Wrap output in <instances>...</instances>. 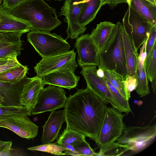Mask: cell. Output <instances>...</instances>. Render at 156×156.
<instances>
[{
    "label": "cell",
    "mask_w": 156,
    "mask_h": 156,
    "mask_svg": "<svg viewBox=\"0 0 156 156\" xmlns=\"http://www.w3.org/2000/svg\"><path fill=\"white\" fill-rule=\"evenodd\" d=\"M106 104L86 87L67 98L64 106L66 128L77 131L97 144Z\"/></svg>",
    "instance_id": "obj_1"
},
{
    "label": "cell",
    "mask_w": 156,
    "mask_h": 156,
    "mask_svg": "<svg viewBox=\"0 0 156 156\" xmlns=\"http://www.w3.org/2000/svg\"><path fill=\"white\" fill-rule=\"evenodd\" d=\"M12 14L31 26L30 30L50 32L60 25L55 9L44 0H29L11 10Z\"/></svg>",
    "instance_id": "obj_2"
},
{
    "label": "cell",
    "mask_w": 156,
    "mask_h": 156,
    "mask_svg": "<svg viewBox=\"0 0 156 156\" xmlns=\"http://www.w3.org/2000/svg\"><path fill=\"white\" fill-rule=\"evenodd\" d=\"M123 26L119 22L115 24L106 46L99 52L98 68L111 70L122 75L125 80L127 76L122 36Z\"/></svg>",
    "instance_id": "obj_3"
},
{
    "label": "cell",
    "mask_w": 156,
    "mask_h": 156,
    "mask_svg": "<svg viewBox=\"0 0 156 156\" xmlns=\"http://www.w3.org/2000/svg\"><path fill=\"white\" fill-rule=\"evenodd\" d=\"M27 39L42 58L67 52L70 46L61 35L46 31L30 30L27 34Z\"/></svg>",
    "instance_id": "obj_4"
},
{
    "label": "cell",
    "mask_w": 156,
    "mask_h": 156,
    "mask_svg": "<svg viewBox=\"0 0 156 156\" xmlns=\"http://www.w3.org/2000/svg\"><path fill=\"white\" fill-rule=\"evenodd\" d=\"M156 136V125L144 126H126L117 142L126 144L129 147L128 152L137 154L147 148L154 141Z\"/></svg>",
    "instance_id": "obj_5"
},
{
    "label": "cell",
    "mask_w": 156,
    "mask_h": 156,
    "mask_svg": "<svg viewBox=\"0 0 156 156\" xmlns=\"http://www.w3.org/2000/svg\"><path fill=\"white\" fill-rule=\"evenodd\" d=\"M122 20V25L138 51L154 25L147 21L129 5ZM155 25V24H154Z\"/></svg>",
    "instance_id": "obj_6"
},
{
    "label": "cell",
    "mask_w": 156,
    "mask_h": 156,
    "mask_svg": "<svg viewBox=\"0 0 156 156\" xmlns=\"http://www.w3.org/2000/svg\"><path fill=\"white\" fill-rule=\"evenodd\" d=\"M112 107H107L98 143L100 148L114 142L120 136L126 127L125 115Z\"/></svg>",
    "instance_id": "obj_7"
},
{
    "label": "cell",
    "mask_w": 156,
    "mask_h": 156,
    "mask_svg": "<svg viewBox=\"0 0 156 156\" xmlns=\"http://www.w3.org/2000/svg\"><path fill=\"white\" fill-rule=\"evenodd\" d=\"M66 92L63 88L52 85L41 90L37 103L31 111L36 115L48 111L51 112L64 107L67 101Z\"/></svg>",
    "instance_id": "obj_8"
},
{
    "label": "cell",
    "mask_w": 156,
    "mask_h": 156,
    "mask_svg": "<svg viewBox=\"0 0 156 156\" xmlns=\"http://www.w3.org/2000/svg\"><path fill=\"white\" fill-rule=\"evenodd\" d=\"M81 67L80 73L86 80L87 87L106 104H110L118 111V107L105 82V77L101 78L97 74L96 66H87Z\"/></svg>",
    "instance_id": "obj_9"
},
{
    "label": "cell",
    "mask_w": 156,
    "mask_h": 156,
    "mask_svg": "<svg viewBox=\"0 0 156 156\" xmlns=\"http://www.w3.org/2000/svg\"><path fill=\"white\" fill-rule=\"evenodd\" d=\"M83 0H66L59 12L60 16H64V21L67 23L66 31L67 38H76L83 34L87 28L81 27L79 24L78 18L80 13Z\"/></svg>",
    "instance_id": "obj_10"
},
{
    "label": "cell",
    "mask_w": 156,
    "mask_h": 156,
    "mask_svg": "<svg viewBox=\"0 0 156 156\" xmlns=\"http://www.w3.org/2000/svg\"><path fill=\"white\" fill-rule=\"evenodd\" d=\"M76 56V52L73 50L61 54L42 58L34 67L36 76L42 78L44 75L62 68L78 66Z\"/></svg>",
    "instance_id": "obj_11"
},
{
    "label": "cell",
    "mask_w": 156,
    "mask_h": 156,
    "mask_svg": "<svg viewBox=\"0 0 156 156\" xmlns=\"http://www.w3.org/2000/svg\"><path fill=\"white\" fill-rule=\"evenodd\" d=\"M27 115L0 118V127L11 130L20 137L27 139L37 135L39 126Z\"/></svg>",
    "instance_id": "obj_12"
},
{
    "label": "cell",
    "mask_w": 156,
    "mask_h": 156,
    "mask_svg": "<svg viewBox=\"0 0 156 156\" xmlns=\"http://www.w3.org/2000/svg\"><path fill=\"white\" fill-rule=\"evenodd\" d=\"M75 45L78 54V63L80 67L87 66H98L99 51L90 38V34H83L76 38Z\"/></svg>",
    "instance_id": "obj_13"
},
{
    "label": "cell",
    "mask_w": 156,
    "mask_h": 156,
    "mask_svg": "<svg viewBox=\"0 0 156 156\" xmlns=\"http://www.w3.org/2000/svg\"><path fill=\"white\" fill-rule=\"evenodd\" d=\"M34 77L26 75L16 82H5L0 81V104L3 106H23L20 102L21 95L25 84Z\"/></svg>",
    "instance_id": "obj_14"
},
{
    "label": "cell",
    "mask_w": 156,
    "mask_h": 156,
    "mask_svg": "<svg viewBox=\"0 0 156 156\" xmlns=\"http://www.w3.org/2000/svg\"><path fill=\"white\" fill-rule=\"evenodd\" d=\"M78 66H67L44 76L42 80L45 84L52 85L70 90L77 86L80 78L74 73Z\"/></svg>",
    "instance_id": "obj_15"
},
{
    "label": "cell",
    "mask_w": 156,
    "mask_h": 156,
    "mask_svg": "<svg viewBox=\"0 0 156 156\" xmlns=\"http://www.w3.org/2000/svg\"><path fill=\"white\" fill-rule=\"evenodd\" d=\"M27 31H0V58L17 57L21 54V37Z\"/></svg>",
    "instance_id": "obj_16"
},
{
    "label": "cell",
    "mask_w": 156,
    "mask_h": 156,
    "mask_svg": "<svg viewBox=\"0 0 156 156\" xmlns=\"http://www.w3.org/2000/svg\"><path fill=\"white\" fill-rule=\"evenodd\" d=\"M65 121L64 109L51 112L47 120L43 126L41 140L42 144L51 143L56 140L62 126Z\"/></svg>",
    "instance_id": "obj_17"
},
{
    "label": "cell",
    "mask_w": 156,
    "mask_h": 156,
    "mask_svg": "<svg viewBox=\"0 0 156 156\" xmlns=\"http://www.w3.org/2000/svg\"><path fill=\"white\" fill-rule=\"evenodd\" d=\"M45 85L42 78L36 76L32 80L26 83L21 95L20 102L22 105L32 111L37 103L41 90Z\"/></svg>",
    "instance_id": "obj_18"
},
{
    "label": "cell",
    "mask_w": 156,
    "mask_h": 156,
    "mask_svg": "<svg viewBox=\"0 0 156 156\" xmlns=\"http://www.w3.org/2000/svg\"><path fill=\"white\" fill-rule=\"evenodd\" d=\"M31 25L13 15L11 10L0 5V31H30Z\"/></svg>",
    "instance_id": "obj_19"
},
{
    "label": "cell",
    "mask_w": 156,
    "mask_h": 156,
    "mask_svg": "<svg viewBox=\"0 0 156 156\" xmlns=\"http://www.w3.org/2000/svg\"><path fill=\"white\" fill-rule=\"evenodd\" d=\"M115 24L108 21L101 22L93 29L90 36L99 52L106 45L110 38Z\"/></svg>",
    "instance_id": "obj_20"
},
{
    "label": "cell",
    "mask_w": 156,
    "mask_h": 156,
    "mask_svg": "<svg viewBox=\"0 0 156 156\" xmlns=\"http://www.w3.org/2000/svg\"><path fill=\"white\" fill-rule=\"evenodd\" d=\"M145 44H143L139 55L138 63L136 71L137 86L135 90L140 97L143 98L148 94L150 91L148 80L146 75L144 62L146 56L145 50Z\"/></svg>",
    "instance_id": "obj_21"
},
{
    "label": "cell",
    "mask_w": 156,
    "mask_h": 156,
    "mask_svg": "<svg viewBox=\"0 0 156 156\" xmlns=\"http://www.w3.org/2000/svg\"><path fill=\"white\" fill-rule=\"evenodd\" d=\"M125 56L127 69V76L136 74L139 55L133 41L123 27L122 30Z\"/></svg>",
    "instance_id": "obj_22"
},
{
    "label": "cell",
    "mask_w": 156,
    "mask_h": 156,
    "mask_svg": "<svg viewBox=\"0 0 156 156\" xmlns=\"http://www.w3.org/2000/svg\"><path fill=\"white\" fill-rule=\"evenodd\" d=\"M102 5L101 0H83L78 19L79 25L85 27L94 19Z\"/></svg>",
    "instance_id": "obj_23"
},
{
    "label": "cell",
    "mask_w": 156,
    "mask_h": 156,
    "mask_svg": "<svg viewBox=\"0 0 156 156\" xmlns=\"http://www.w3.org/2000/svg\"><path fill=\"white\" fill-rule=\"evenodd\" d=\"M147 21L156 24V6L146 0H130L129 4Z\"/></svg>",
    "instance_id": "obj_24"
},
{
    "label": "cell",
    "mask_w": 156,
    "mask_h": 156,
    "mask_svg": "<svg viewBox=\"0 0 156 156\" xmlns=\"http://www.w3.org/2000/svg\"><path fill=\"white\" fill-rule=\"evenodd\" d=\"M148 80L151 83L153 92L156 93V41L144 62Z\"/></svg>",
    "instance_id": "obj_25"
},
{
    "label": "cell",
    "mask_w": 156,
    "mask_h": 156,
    "mask_svg": "<svg viewBox=\"0 0 156 156\" xmlns=\"http://www.w3.org/2000/svg\"><path fill=\"white\" fill-rule=\"evenodd\" d=\"M103 70L105 78L125 99L129 101L130 95L128 94L125 87V79L123 76L113 71Z\"/></svg>",
    "instance_id": "obj_26"
},
{
    "label": "cell",
    "mask_w": 156,
    "mask_h": 156,
    "mask_svg": "<svg viewBox=\"0 0 156 156\" xmlns=\"http://www.w3.org/2000/svg\"><path fill=\"white\" fill-rule=\"evenodd\" d=\"M28 69L27 66L20 64L0 73V81L5 82L18 81L26 75Z\"/></svg>",
    "instance_id": "obj_27"
},
{
    "label": "cell",
    "mask_w": 156,
    "mask_h": 156,
    "mask_svg": "<svg viewBox=\"0 0 156 156\" xmlns=\"http://www.w3.org/2000/svg\"><path fill=\"white\" fill-rule=\"evenodd\" d=\"M96 156H122L128 152L129 147L126 144L113 142L101 147Z\"/></svg>",
    "instance_id": "obj_28"
},
{
    "label": "cell",
    "mask_w": 156,
    "mask_h": 156,
    "mask_svg": "<svg viewBox=\"0 0 156 156\" xmlns=\"http://www.w3.org/2000/svg\"><path fill=\"white\" fill-rule=\"evenodd\" d=\"M105 80L118 107V111L126 114L129 113L131 111V109L129 101L125 99L105 77Z\"/></svg>",
    "instance_id": "obj_29"
},
{
    "label": "cell",
    "mask_w": 156,
    "mask_h": 156,
    "mask_svg": "<svg viewBox=\"0 0 156 156\" xmlns=\"http://www.w3.org/2000/svg\"><path fill=\"white\" fill-rule=\"evenodd\" d=\"M85 139L83 134L70 129L66 128L62 133L56 143L62 146L66 144H72L75 141Z\"/></svg>",
    "instance_id": "obj_30"
},
{
    "label": "cell",
    "mask_w": 156,
    "mask_h": 156,
    "mask_svg": "<svg viewBox=\"0 0 156 156\" xmlns=\"http://www.w3.org/2000/svg\"><path fill=\"white\" fill-rule=\"evenodd\" d=\"M31 110L25 106H3L0 107V118L21 116H30Z\"/></svg>",
    "instance_id": "obj_31"
},
{
    "label": "cell",
    "mask_w": 156,
    "mask_h": 156,
    "mask_svg": "<svg viewBox=\"0 0 156 156\" xmlns=\"http://www.w3.org/2000/svg\"><path fill=\"white\" fill-rule=\"evenodd\" d=\"M31 151L46 152L55 155H64L63 152L67 149L56 143H49L31 147L27 149Z\"/></svg>",
    "instance_id": "obj_32"
},
{
    "label": "cell",
    "mask_w": 156,
    "mask_h": 156,
    "mask_svg": "<svg viewBox=\"0 0 156 156\" xmlns=\"http://www.w3.org/2000/svg\"><path fill=\"white\" fill-rule=\"evenodd\" d=\"M72 145L81 156H96L95 149H92L85 139L76 141Z\"/></svg>",
    "instance_id": "obj_33"
},
{
    "label": "cell",
    "mask_w": 156,
    "mask_h": 156,
    "mask_svg": "<svg viewBox=\"0 0 156 156\" xmlns=\"http://www.w3.org/2000/svg\"><path fill=\"white\" fill-rule=\"evenodd\" d=\"M156 37V24L152 27L148 36L147 39L145 50L146 55L150 51L155 41Z\"/></svg>",
    "instance_id": "obj_34"
},
{
    "label": "cell",
    "mask_w": 156,
    "mask_h": 156,
    "mask_svg": "<svg viewBox=\"0 0 156 156\" xmlns=\"http://www.w3.org/2000/svg\"><path fill=\"white\" fill-rule=\"evenodd\" d=\"M125 87L128 94L136 90L137 86V81L136 74L129 75L124 80Z\"/></svg>",
    "instance_id": "obj_35"
},
{
    "label": "cell",
    "mask_w": 156,
    "mask_h": 156,
    "mask_svg": "<svg viewBox=\"0 0 156 156\" xmlns=\"http://www.w3.org/2000/svg\"><path fill=\"white\" fill-rule=\"evenodd\" d=\"M12 142L0 140V156H11Z\"/></svg>",
    "instance_id": "obj_36"
},
{
    "label": "cell",
    "mask_w": 156,
    "mask_h": 156,
    "mask_svg": "<svg viewBox=\"0 0 156 156\" xmlns=\"http://www.w3.org/2000/svg\"><path fill=\"white\" fill-rule=\"evenodd\" d=\"M20 64L18 61L17 57L10 58L7 63L0 65V73L18 66Z\"/></svg>",
    "instance_id": "obj_37"
},
{
    "label": "cell",
    "mask_w": 156,
    "mask_h": 156,
    "mask_svg": "<svg viewBox=\"0 0 156 156\" xmlns=\"http://www.w3.org/2000/svg\"><path fill=\"white\" fill-rule=\"evenodd\" d=\"M29 0H2L3 6L12 10L21 4Z\"/></svg>",
    "instance_id": "obj_38"
},
{
    "label": "cell",
    "mask_w": 156,
    "mask_h": 156,
    "mask_svg": "<svg viewBox=\"0 0 156 156\" xmlns=\"http://www.w3.org/2000/svg\"><path fill=\"white\" fill-rule=\"evenodd\" d=\"M103 5H108L111 9L116 7L119 4L122 3H128V0H101Z\"/></svg>",
    "instance_id": "obj_39"
},
{
    "label": "cell",
    "mask_w": 156,
    "mask_h": 156,
    "mask_svg": "<svg viewBox=\"0 0 156 156\" xmlns=\"http://www.w3.org/2000/svg\"><path fill=\"white\" fill-rule=\"evenodd\" d=\"M62 146L66 148L67 149L69 150L72 151L77 154L79 156H81L80 154L77 152L73 146L69 144H66L63 145Z\"/></svg>",
    "instance_id": "obj_40"
},
{
    "label": "cell",
    "mask_w": 156,
    "mask_h": 156,
    "mask_svg": "<svg viewBox=\"0 0 156 156\" xmlns=\"http://www.w3.org/2000/svg\"><path fill=\"white\" fill-rule=\"evenodd\" d=\"M97 74L98 76L101 78H103L104 77V71L101 69L98 68L97 72Z\"/></svg>",
    "instance_id": "obj_41"
},
{
    "label": "cell",
    "mask_w": 156,
    "mask_h": 156,
    "mask_svg": "<svg viewBox=\"0 0 156 156\" xmlns=\"http://www.w3.org/2000/svg\"><path fill=\"white\" fill-rule=\"evenodd\" d=\"M13 57H6L0 58V65L5 64L7 62L9 58Z\"/></svg>",
    "instance_id": "obj_42"
},
{
    "label": "cell",
    "mask_w": 156,
    "mask_h": 156,
    "mask_svg": "<svg viewBox=\"0 0 156 156\" xmlns=\"http://www.w3.org/2000/svg\"><path fill=\"white\" fill-rule=\"evenodd\" d=\"M153 5L156 6V0H146Z\"/></svg>",
    "instance_id": "obj_43"
},
{
    "label": "cell",
    "mask_w": 156,
    "mask_h": 156,
    "mask_svg": "<svg viewBox=\"0 0 156 156\" xmlns=\"http://www.w3.org/2000/svg\"><path fill=\"white\" fill-rule=\"evenodd\" d=\"M2 0H0V4L2 3Z\"/></svg>",
    "instance_id": "obj_44"
},
{
    "label": "cell",
    "mask_w": 156,
    "mask_h": 156,
    "mask_svg": "<svg viewBox=\"0 0 156 156\" xmlns=\"http://www.w3.org/2000/svg\"><path fill=\"white\" fill-rule=\"evenodd\" d=\"M129 1H130V0H128V4L129 3Z\"/></svg>",
    "instance_id": "obj_45"
},
{
    "label": "cell",
    "mask_w": 156,
    "mask_h": 156,
    "mask_svg": "<svg viewBox=\"0 0 156 156\" xmlns=\"http://www.w3.org/2000/svg\"><path fill=\"white\" fill-rule=\"evenodd\" d=\"M55 1H62V0H54Z\"/></svg>",
    "instance_id": "obj_46"
},
{
    "label": "cell",
    "mask_w": 156,
    "mask_h": 156,
    "mask_svg": "<svg viewBox=\"0 0 156 156\" xmlns=\"http://www.w3.org/2000/svg\"><path fill=\"white\" fill-rule=\"evenodd\" d=\"M2 106V105L0 104V107Z\"/></svg>",
    "instance_id": "obj_47"
}]
</instances>
